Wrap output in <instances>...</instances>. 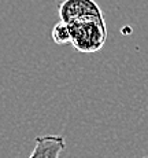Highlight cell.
I'll use <instances>...</instances> for the list:
<instances>
[{
	"label": "cell",
	"instance_id": "obj_3",
	"mask_svg": "<svg viewBox=\"0 0 148 158\" xmlns=\"http://www.w3.org/2000/svg\"><path fill=\"white\" fill-rule=\"evenodd\" d=\"M66 150V140L62 135H43L34 140V148L29 158H60Z\"/></svg>",
	"mask_w": 148,
	"mask_h": 158
},
{
	"label": "cell",
	"instance_id": "obj_1",
	"mask_svg": "<svg viewBox=\"0 0 148 158\" xmlns=\"http://www.w3.org/2000/svg\"><path fill=\"white\" fill-rule=\"evenodd\" d=\"M70 26V44L80 52H98L107 40V25L104 17H86L78 19Z\"/></svg>",
	"mask_w": 148,
	"mask_h": 158
},
{
	"label": "cell",
	"instance_id": "obj_2",
	"mask_svg": "<svg viewBox=\"0 0 148 158\" xmlns=\"http://www.w3.org/2000/svg\"><path fill=\"white\" fill-rule=\"evenodd\" d=\"M60 21L73 23L86 17H104L100 6L95 0H62L58 6Z\"/></svg>",
	"mask_w": 148,
	"mask_h": 158
},
{
	"label": "cell",
	"instance_id": "obj_4",
	"mask_svg": "<svg viewBox=\"0 0 148 158\" xmlns=\"http://www.w3.org/2000/svg\"><path fill=\"white\" fill-rule=\"evenodd\" d=\"M51 37H52L54 43L58 45L70 44L71 35H70V26H69V23L63 22V21H59L58 23H55L52 30H51Z\"/></svg>",
	"mask_w": 148,
	"mask_h": 158
},
{
	"label": "cell",
	"instance_id": "obj_5",
	"mask_svg": "<svg viewBox=\"0 0 148 158\" xmlns=\"http://www.w3.org/2000/svg\"><path fill=\"white\" fill-rule=\"evenodd\" d=\"M144 158H148V157H144Z\"/></svg>",
	"mask_w": 148,
	"mask_h": 158
}]
</instances>
